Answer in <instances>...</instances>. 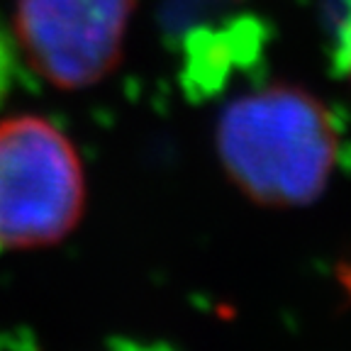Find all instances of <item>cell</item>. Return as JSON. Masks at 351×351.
I'll return each mask as SVG.
<instances>
[{
  "instance_id": "obj_1",
  "label": "cell",
  "mask_w": 351,
  "mask_h": 351,
  "mask_svg": "<svg viewBox=\"0 0 351 351\" xmlns=\"http://www.w3.org/2000/svg\"><path fill=\"white\" fill-rule=\"evenodd\" d=\"M217 154L232 183L254 203L302 208L327 188L339 132L327 105L313 93L276 83L222 110Z\"/></svg>"
},
{
  "instance_id": "obj_2",
  "label": "cell",
  "mask_w": 351,
  "mask_h": 351,
  "mask_svg": "<svg viewBox=\"0 0 351 351\" xmlns=\"http://www.w3.org/2000/svg\"><path fill=\"white\" fill-rule=\"evenodd\" d=\"M83 205L81 159L64 132L34 115L0 120V252L56 244Z\"/></svg>"
},
{
  "instance_id": "obj_3",
  "label": "cell",
  "mask_w": 351,
  "mask_h": 351,
  "mask_svg": "<svg viewBox=\"0 0 351 351\" xmlns=\"http://www.w3.org/2000/svg\"><path fill=\"white\" fill-rule=\"evenodd\" d=\"M134 5L137 0H17L15 42L51 86L88 88L120 61Z\"/></svg>"
},
{
  "instance_id": "obj_4",
  "label": "cell",
  "mask_w": 351,
  "mask_h": 351,
  "mask_svg": "<svg viewBox=\"0 0 351 351\" xmlns=\"http://www.w3.org/2000/svg\"><path fill=\"white\" fill-rule=\"evenodd\" d=\"M12 78H15V51L5 29L0 27V103L10 93Z\"/></svg>"
},
{
  "instance_id": "obj_5",
  "label": "cell",
  "mask_w": 351,
  "mask_h": 351,
  "mask_svg": "<svg viewBox=\"0 0 351 351\" xmlns=\"http://www.w3.org/2000/svg\"><path fill=\"white\" fill-rule=\"evenodd\" d=\"M339 61H346V64L351 66V42H349V47H346V49L339 54Z\"/></svg>"
}]
</instances>
